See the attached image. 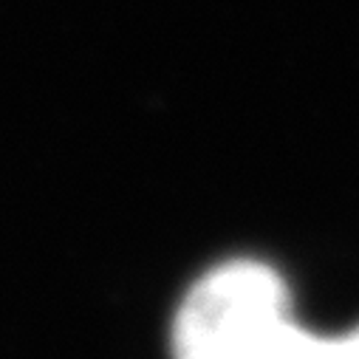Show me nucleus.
<instances>
[{
    "label": "nucleus",
    "mask_w": 359,
    "mask_h": 359,
    "mask_svg": "<svg viewBox=\"0 0 359 359\" xmlns=\"http://www.w3.org/2000/svg\"><path fill=\"white\" fill-rule=\"evenodd\" d=\"M292 328L283 278L266 263L232 260L207 272L184 297L172 359H280Z\"/></svg>",
    "instance_id": "obj_1"
},
{
    "label": "nucleus",
    "mask_w": 359,
    "mask_h": 359,
    "mask_svg": "<svg viewBox=\"0 0 359 359\" xmlns=\"http://www.w3.org/2000/svg\"><path fill=\"white\" fill-rule=\"evenodd\" d=\"M280 359H359V328L342 337H317L294 323Z\"/></svg>",
    "instance_id": "obj_2"
}]
</instances>
